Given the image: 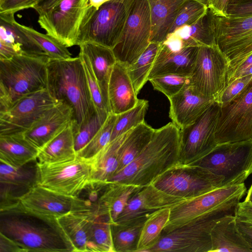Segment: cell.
<instances>
[{
	"mask_svg": "<svg viewBox=\"0 0 252 252\" xmlns=\"http://www.w3.org/2000/svg\"><path fill=\"white\" fill-rule=\"evenodd\" d=\"M0 233L25 252H74L75 249L58 218L18 205L0 210Z\"/></svg>",
	"mask_w": 252,
	"mask_h": 252,
	"instance_id": "6da1fadb",
	"label": "cell"
},
{
	"mask_svg": "<svg viewBox=\"0 0 252 252\" xmlns=\"http://www.w3.org/2000/svg\"><path fill=\"white\" fill-rule=\"evenodd\" d=\"M180 163V129L173 122L155 129L138 156L108 182L141 187Z\"/></svg>",
	"mask_w": 252,
	"mask_h": 252,
	"instance_id": "7a4b0ae2",
	"label": "cell"
},
{
	"mask_svg": "<svg viewBox=\"0 0 252 252\" xmlns=\"http://www.w3.org/2000/svg\"><path fill=\"white\" fill-rule=\"evenodd\" d=\"M46 89L58 102L72 107L75 130L86 124L96 113L79 56L67 60L49 59Z\"/></svg>",
	"mask_w": 252,
	"mask_h": 252,
	"instance_id": "3957f363",
	"label": "cell"
},
{
	"mask_svg": "<svg viewBox=\"0 0 252 252\" xmlns=\"http://www.w3.org/2000/svg\"><path fill=\"white\" fill-rule=\"evenodd\" d=\"M46 55H16L0 60V111L21 98L46 89L47 65Z\"/></svg>",
	"mask_w": 252,
	"mask_h": 252,
	"instance_id": "277c9868",
	"label": "cell"
},
{
	"mask_svg": "<svg viewBox=\"0 0 252 252\" xmlns=\"http://www.w3.org/2000/svg\"><path fill=\"white\" fill-rule=\"evenodd\" d=\"M240 201L237 199L228 202L189 224L162 233L148 252H211L213 227L223 217L235 216Z\"/></svg>",
	"mask_w": 252,
	"mask_h": 252,
	"instance_id": "5b68a950",
	"label": "cell"
},
{
	"mask_svg": "<svg viewBox=\"0 0 252 252\" xmlns=\"http://www.w3.org/2000/svg\"><path fill=\"white\" fill-rule=\"evenodd\" d=\"M96 10L89 0H59L39 14L37 22L46 33L70 47L77 45L82 27Z\"/></svg>",
	"mask_w": 252,
	"mask_h": 252,
	"instance_id": "8992f818",
	"label": "cell"
},
{
	"mask_svg": "<svg viewBox=\"0 0 252 252\" xmlns=\"http://www.w3.org/2000/svg\"><path fill=\"white\" fill-rule=\"evenodd\" d=\"M192 164L222 177L221 187L242 184L252 174V138L219 144Z\"/></svg>",
	"mask_w": 252,
	"mask_h": 252,
	"instance_id": "52a82bcc",
	"label": "cell"
},
{
	"mask_svg": "<svg viewBox=\"0 0 252 252\" xmlns=\"http://www.w3.org/2000/svg\"><path fill=\"white\" fill-rule=\"evenodd\" d=\"M223 180L222 177L201 166L179 163L152 184L168 194L189 199L221 188Z\"/></svg>",
	"mask_w": 252,
	"mask_h": 252,
	"instance_id": "ba28073f",
	"label": "cell"
},
{
	"mask_svg": "<svg viewBox=\"0 0 252 252\" xmlns=\"http://www.w3.org/2000/svg\"><path fill=\"white\" fill-rule=\"evenodd\" d=\"M150 8L147 0H128L126 20L119 40L112 49L117 61L127 66L150 44Z\"/></svg>",
	"mask_w": 252,
	"mask_h": 252,
	"instance_id": "9c48e42d",
	"label": "cell"
},
{
	"mask_svg": "<svg viewBox=\"0 0 252 252\" xmlns=\"http://www.w3.org/2000/svg\"><path fill=\"white\" fill-rule=\"evenodd\" d=\"M128 7V0H111L101 5L82 27L77 45L90 42L113 49L122 33Z\"/></svg>",
	"mask_w": 252,
	"mask_h": 252,
	"instance_id": "30bf717a",
	"label": "cell"
},
{
	"mask_svg": "<svg viewBox=\"0 0 252 252\" xmlns=\"http://www.w3.org/2000/svg\"><path fill=\"white\" fill-rule=\"evenodd\" d=\"M229 61L216 44L198 48L190 85L200 94L217 99L226 86Z\"/></svg>",
	"mask_w": 252,
	"mask_h": 252,
	"instance_id": "8fae6325",
	"label": "cell"
},
{
	"mask_svg": "<svg viewBox=\"0 0 252 252\" xmlns=\"http://www.w3.org/2000/svg\"><path fill=\"white\" fill-rule=\"evenodd\" d=\"M213 21L216 43L229 61L227 76L252 54V16L232 17L214 14Z\"/></svg>",
	"mask_w": 252,
	"mask_h": 252,
	"instance_id": "7c38bea8",
	"label": "cell"
},
{
	"mask_svg": "<svg viewBox=\"0 0 252 252\" xmlns=\"http://www.w3.org/2000/svg\"><path fill=\"white\" fill-rule=\"evenodd\" d=\"M247 190L244 183L221 187L200 196L187 199L170 208L169 220L162 233L189 224L219 206L239 199Z\"/></svg>",
	"mask_w": 252,
	"mask_h": 252,
	"instance_id": "4fadbf2b",
	"label": "cell"
},
{
	"mask_svg": "<svg viewBox=\"0 0 252 252\" xmlns=\"http://www.w3.org/2000/svg\"><path fill=\"white\" fill-rule=\"evenodd\" d=\"M220 112L215 101L194 123L180 129V163L192 164L218 145L215 133Z\"/></svg>",
	"mask_w": 252,
	"mask_h": 252,
	"instance_id": "5bb4252c",
	"label": "cell"
},
{
	"mask_svg": "<svg viewBox=\"0 0 252 252\" xmlns=\"http://www.w3.org/2000/svg\"><path fill=\"white\" fill-rule=\"evenodd\" d=\"M215 135L217 144L252 138V81L238 96L220 107Z\"/></svg>",
	"mask_w": 252,
	"mask_h": 252,
	"instance_id": "9a60e30c",
	"label": "cell"
},
{
	"mask_svg": "<svg viewBox=\"0 0 252 252\" xmlns=\"http://www.w3.org/2000/svg\"><path fill=\"white\" fill-rule=\"evenodd\" d=\"M59 102L47 89L24 96L0 111V136L23 133Z\"/></svg>",
	"mask_w": 252,
	"mask_h": 252,
	"instance_id": "2e32d148",
	"label": "cell"
},
{
	"mask_svg": "<svg viewBox=\"0 0 252 252\" xmlns=\"http://www.w3.org/2000/svg\"><path fill=\"white\" fill-rule=\"evenodd\" d=\"M39 185L57 192L73 196L92 179L91 160L77 156L71 161L38 163Z\"/></svg>",
	"mask_w": 252,
	"mask_h": 252,
	"instance_id": "e0dca14e",
	"label": "cell"
},
{
	"mask_svg": "<svg viewBox=\"0 0 252 252\" xmlns=\"http://www.w3.org/2000/svg\"><path fill=\"white\" fill-rule=\"evenodd\" d=\"M39 181L37 158L20 166L0 159V210L20 203L21 198L38 184Z\"/></svg>",
	"mask_w": 252,
	"mask_h": 252,
	"instance_id": "ac0fdd59",
	"label": "cell"
},
{
	"mask_svg": "<svg viewBox=\"0 0 252 252\" xmlns=\"http://www.w3.org/2000/svg\"><path fill=\"white\" fill-rule=\"evenodd\" d=\"M74 120L72 107L59 102L48 110L28 130L24 137L38 150L57 136Z\"/></svg>",
	"mask_w": 252,
	"mask_h": 252,
	"instance_id": "d6986e66",
	"label": "cell"
},
{
	"mask_svg": "<svg viewBox=\"0 0 252 252\" xmlns=\"http://www.w3.org/2000/svg\"><path fill=\"white\" fill-rule=\"evenodd\" d=\"M185 200L168 194L150 184L131 196L115 222L148 216L157 210L171 208Z\"/></svg>",
	"mask_w": 252,
	"mask_h": 252,
	"instance_id": "ffe728a7",
	"label": "cell"
},
{
	"mask_svg": "<svg viewBox=\"0 0 252 252\" xmlns=\"http://www.w3.org/2000/svg\"><path fill=\"white\" fill-rule=\"evenodd\" d=\"M168 99L169 117L179 129L194 123L215 101L197 92L190 84Z\"/></svg>",
	"mask_w": 252,
	"mask_h": 252,
	"instance_id": "44dd1931",
	"label": "cell"
},
{
	"mask_svg": "<svg viewBox=\"0 0 252 252\" xmlns=\"http://www.w3.org/2000/svg\"><path fill=\"white\" fill-rule=\"evenodd\" d=\"M26 208L37 213L58 218L72 210L73 196L62 194L39 184L20 200Z\"/></svg>",
	"mask_w": 252,
	"mask_h": 252,
	"instance_id": "7402d4cb",
	"label": "cell"
},
{
	"mask_svg": "<svg viewBox=\"0 0 252 252\" xmlns=\"http://www.w3.org/2000/svg\"><path fill=\"white\" fill-rule=\"evenodd\" d=\"M199 47L189 46L172 51L160 46L148 81L151 78L166 74L189 77L194 65Z\"/></svg>",
	"mask_w": 252,
	"mask_h": 252,
	"instance_id": "603a6c76",
	"label": "cell"
},
{
	"mask_svg": "<svg viewBox=\"0 0 252 252\" xmlns=\"http://www.w3.org/2000/svg\"><path fill=\"white\" fill-rule=\"evenodd\" d=\"M125 64L118 61L112 71L108 96L110 113L118 115L134 107L138 101Z\"/></svg>",
	"mask_w": 252,
	"mask_h": 252,
	"instance_id": "cb8c5ba5",
	"label": "cell"
},
{
	"mask_svg": "<svg viewBox=\"0 0 252 252\" xmlns=\"http://www.w3.org/2000/svg\"><path fill=\"white\" fill-rule=\"evenodd\" d=\"M109 185V183L91 179L73 196L71 212L91 220L99 216H108L105 210V198Z\"/></svg>",
	"mask_w": 252,
	"mask_h": 252,
	"instance_id": "d4e9b609",
	"label": "cell"
},
{
	"mask_svg": "<svg viewBox=\"0 0 252 252\" xmlns=\"http://www.w3.org/2000/svg\"><path fill=\"white\" fill-rule=\"evenodd\" d=\"M83 52L91 63L98 82L105 102L110 111L108 88L110 75L117 62L113 50L94 42H85L79 45Z\"/></svg>",
	"mask_w": 252,
	"mask_h": 252,
	"instance_id": "484cf974",
	"label": "cell"
},
{
	"mask_svg": "<svg viewBox=\"0 0 252 252\" xmlns=\"http://www.w3.org/2000/svg\"><path fill=\"white\" fill-rule=\"evenodd\" d=\"M212 249L211 252H252L239 231L234 215L221 218L211 231Z\"/></svg>",
	"mask_w": 252,
	"mask_h": 252,
	"instance_id": "4316f807",
	"label": "cell"
},
{
	"mask_svg": "<svg viewBox=\"0 0 252 252\" xmlns=\"http://www.w3.org/2000/svg\"><path fill=\"white\" fill-rule=\"evenodd\" d=\"M77 157L74 145V121L38 150L40 164L57 163L74 159Z\"/></svg>",
	"mask_w": 252,
	"mask_h": 252,
	"instance_id": "83f0119b",
	"label": "cell"
},
{
	"mask_svg": "<svg viewBox=\"0 0 252 252\" xmlns=\"http://www.w3.org/2000/svg\"><path fill=\"white\" fill-rule=\"evenodd\" d=\"M150 8V42L161 43L167 37L181 6L186 0H147Z\"/></svg>",
	"mask_w": 252,
	"mask_h": 252,
	"instance_id": "f1b7e54d",
	"label": "cell"
},
{
	"mask_svg": "<svg viewBox=\"0 0 252 252\" xmlns=\"http://www.w3.org/2000/svg\"><path fill=\"white\" fill-rule=\"evenodd\" d=\"M129 131L111 141L90 159L92 165V180L108 182L117 172L120 148Z\"/></svg>",
	"mask_w": 252,
	"mask_h": 252,
	"instance_id": "f546056e",
	"label": "cell"
},
{
	"mask_svg": "<svg viewBox=\"0 0 252 252\" xmlns=\"http://www.w3.org/2000/svg\"><path fill=\"white\" fill-rule=\"evenodd\" d=\"M14 14L0 13V42L13 47L19 55H46L37 44L18 28Z\"/></svg>",
	"mask_w": 252,
	"mask_h": 252,
	"instance_id": "4dcf8cb0",
	"label": "cell"
},
{
	"mask_svg": "<svg viewBox=\"0 0 252 252\" xmlns=\"http://www.w3.org/2000/svg\"><path fill=\"white\" fill-rule=\"evenodd\" d=\"M213 15L208 7L206 12L193 24L181 27L173 33L183 42L186 47L215 45L217 43Z\"/></svg>",
	"mask_w": 252,
	"mask_h": 252,
	"instance_id": "1f68e13d",
	"label": "cell"
},
{
	"mask_svg": "<svg viewBox=\"0 0 252 252\" xmlns=\"http://www.w3.org/2000/svg\"><path fill=\"white\" fill-rule=\"evenodd\" d=\"M38 149L23 134L0 136V159L20 166L37 158Z\"/></svg>",
	"mask_w": 252,
	"mask_h": 252,
	"instance_id": "d6a6232c",
	"label": "cell"
},
{
	"mask_svg": "<svg viewBox=\"0 0 252 252\" xmlns=\"http://www.w3.org/2000/svg\"><path fill=\"white\" fill-rule=\"evenodd\" d=\"M58 220L72 243L75 252H93L91 228L93 220L70 212Z\"/></svg>",
	"mask_w": 252,
	"mask_h": 252,
	"instance_id": "836d02e7",
	"label": "cell"
},
{
	"mask_svg": "<svg viewBox=\"0 0 252 252\" xmlns=\"http://www.w3.org/2000/svg\"><path fill=\"white\" fill-rule=\"evenodd\" d=\"M149 215L111 224L115 252H135L142 226Z\"/></svg>",
	"mask_w": 252,
	"mask_h": 252,
	"instance_id": "e575fe53",
	"label": "cell"
},
{
	"mask_svg": "<svg viewBox=\"0 0 252 252\" xmlns=\"http://www.w3.org/2000/svg\"><path fill=\"white\" fill-rule=\"evenodd\" d=\"M155 129L144 122L130 130L120 148L119 166L116 174L138 156L151 140Z\"/></svg>",
	"mask_w": 252,
	"mask_h": 252,
	"instance_id": "d590c367",
	"label": "cell"
},
{
	"mask_svg": "<svg viewBox=\"0 0 252 252\" xmlns=\"http://www.w3.org/2000/svg\"><path fill=\"white\" fill-rule=\"evenodd\" d=\"M170 208H163L150 214L142 226L136 252H148L159 240L168 222Z\"/></svg>",
	"mask_w": 252,
	"mask_h": 252,
	"instance_id": "8d00e7d4",
	"label": "cell"
},
{
	"mask_svg": "<svg viewBox=\"0 0 252 252\" xmlns=\"http://www.w3.org/2000/svg\"><path fill=\"white\" fill-rule=\"evenodd\" d=\"M142 188L135 185L109 183L105 194V206L112 223L115 222L131 196Z\"/></svg>",
	"mask_w": 252,
	"mask_h": 252,
	"instance_id": "74e56055",
	"label": "cell"
},
{
	"mask_svg": "<svg viewBox=\"0 0 252 252\" xmlns=\"http://www.w3.org/2000/svg\"><path fill=\"white\" fill-rule=\"evenodd\" d=\"M159 47L160 43L150 42L137 60L126 66L128 73L137 94L148 81L149 75Z\"/></svg>",
	"mask_w": 252,
	"mask_h": 252,
	"instance_id": "f35d334b",
	"label": "cell"
},
{
	"mask_svg": "<svg viewBox=\"0 0 252 252\" xmlns=\"http://www.w3.org/2000/svg\"><path fill=\"white\" fill-rule=\"evenodd\" d=\"M16 25L37 44L49 59L67 60L72 58L67 47L55 38L47 33L39 32L32 28L20 24L17 22Z\"/></svg>",
	"mask_w": 252,
	"mask_h": 252,
	"instance_id": "ab89813d",
	"label": "cell"
},
{
	"mask_svg": "<svg viewBox=\"0 0 252 252\" xmlns=\"http://www.w3.org/2000/svg\"><path fill=\"white\" fill-rule=\"evenodd\" d=\"M148 106L147 100L139 99L137 103L134 107L123 113L116 115V119L111 135V141L145 122V116Z\"/></svg>",
	"mask_w": 252,
	"mask_h": 252,
	"instance_id": "60d3db41",
	"label": "cell"
},
{
	"mask_svg": "<svg viewBox=\"0 0 252 252\" xmlns=\"http://www.w3.org/2000/svg\"><path fill=\"white\" fill-rule=\"evenodd\" d=\"M111 224L108 216H99L93 220L91 239L93 252H115Z\"/></svg>",
	"mask_w": 252,
	"mask_h": 252,
	"instance_id": "b9f144b4",
	"label": "cell"
},
{
	"mask_svg": "<svg viewBox=\"0 0 252 252\" xmlns=\"http://www.w3.org/2000/svg\"><path fill=\"white\" fill-rule=\"evenodd\" d=\"M116 119V115L110 113L90 142L76 153L77 156L86 159H91L108 144L111 141Z\"/></svg>",
	"mask_w": 252,
	"mask_h": 252,
	"instance_id": "7bdbcfd3",
	"label": "cell"
},
{
	"mask_svg": "<svg viewBox=\"0 0 252 252\" xmlns=\"http://www.w3.org/2000/svg\"><path fill=\"white\" fill-rule=\"evenodd\" d=\"M207 9V5L197 0H186L172 23L168 35L181 27L193 24L206 12Z\"/></svg>",
	"mask_w": 252,
	"mask_h": 252,
	"instance_id": "ee69618b",
	"label": "cell"
},
{
	"mask_svg": "<svg viewBox=\"0 0 252 252\" xmlns=\"http://www.w3.org/2000/svg\"><path fill=\"white\" fill-rule=\"evenodd\" d=\"M80 57L84 66L88 85L96 113L99 116L107 117L110 113L105 102L98 82L87 57L80 51Z\"/></svg>",
	"mask_w": 252,
	"mask_h": 252,
	"instance_id": "f6af8a7d",
	"label": "cell"
},
{
	"mask_svg": "<svg viewBox=\"0 0 252 252\" xmlns=\"http://www.w3.org/2000/svg\"><path fill=\"white\" fill-rule=\"evenodd\" d=\"M154 88L164 94L168 98L190 84L189 77L175 74H166L149 80Z\"/></svg>",
	"mask_w": 252,
	"mask_h": 252,
	"instance_id": "bcb514c9",
	"label": "cell"
},
{
	"mask_svg": "<svg viewBox=\"0 0 252 252\" xmlns=\"http://www.w3.org/2000/svg\"><path fill=\"white\" fill-rule=\"evenodd\" d=\"M107 118L95 113L86 124L77 130L74 129V145L76 153L90 142Z\"/></svg>",
	"mask_w": 252,
	"mask_h": 252,
	"instance_id": "7dc6e473",
	"label": "cell"
},
{
	"mask_svg": "<svg viewBox=\"0 0 252 252\" xmlns=\"http://www.w3.org/2000/svg\"><path fill=\"white\" fill-rule=\"evenodd\" d=\"M252 81V74L238 78L225 86L216 102L223 107L238 96Z\"/></svg>",
	"mask_w": 252,
	"mask_h": 252,
	"instance_id": "c3c4849f",
	"label": "cell"
},
{
	"mask_svg": "<svg viewBox=\"0 0 252 252\" xmlns=\"http://www.w3.org/2000/svg\"><path fill=\"white\" fill-rule=\"evenodd\" d=\"M40 0H0V13H13L33 8Z\"/></svg>",
	"mask_w": 252,
	"mask_h": 252,
	"instance_id": "681fc988",
	"label": "cell"
},
{
	"mask_svg": "<svg viewBox=\"0 0 252 252\" xmlns=\"http://www.w3.org/2000/svg\"><path fill=\"white\" fill-rule=\"evenodd\" d=\"M251 16H252V0L228 5L227 16L242 17Z\"/></svg>",
	"mask_w": 252,
	"mask_h": 252,
	"instance_id": "f907efd6",
	"label": "cell"
},
{
	"mask_svg": "<svg viewBox=\"0 0 252 252\" xmlns=\"http://www.w3.org/2000/svg\"><path fill=\"white\" fill-rule=\"evenodd\" d=\"M235 216L237 219L252 226V203L245 200L240 202Z\"/></svg>",
	"mask_w": 252,
	"mask_h": 252,
	"instance_id": "816d5d0a",
	"label": "cell"
},
{
	"mask_svg": "<svg viewBox=\"0 0 252 252\" xmlns=\"http://www.w3.org/2000/svg\"><path fill=\"white\" fill-rule=\"evenodd\" d=\"M230 0H208V7L215 15L227 17V9Z\"/></svg>",
	"mask_w": 252,
	"mask_h": 252,
	"instance_id": "f5cc1de1",
	"label": "cell"
},
{
	"mask_svg": "<svg viewBox=\"0 0 252 252\" xmlns=\"http://www.w3.org/2000/svg\"><path fill=\"white\" fill-rule=\"evenodd\" d=\"M252 65V54L249 56L240 64H239L232 71V72L227 76L226 86L233 81L234 80L240 78L242 73Z\"/></svg>",
	"mask_w": 252,
	"mask_h": 252,
	"instance_id": "db71d44e",
	"label": "cell"
},
{
	"mask_svg": "<svg viewBox=\"0 0 252 252\" xmlns=\"http://www.w3.org/2000/svg\"><path fill=\"white\" fill-rule=\"evenodd\" d=\"M0 252H25L16 243L0 233Z\"/></svg>",
	"mask_w": 252,
	"mask_h": 252,
	"instance_id": "11a10c76",
	"label": "cell"
},
{
	"mask_svg": "<svg viewBox=\"0 0 252 252\" xmlns=\"http://www.w3.org/2000/svg\"><path fill=\"white\" fill-rule=\"evenodd\" d=\"M237 228L243 238L252 249V226L236 218Z\"/></svg>",
	"mask_w": 252,
	"mask_h": 252,
	"instance_id": "9f6ffc18",
	"label": "cell"
},
{
	"mask_svg": "<svg viewBox=\"0 0 252 252\" xmlns=\"http://www.w3.org/2000/svg\"><path fill=\"white\" fill-rule=\"evenodd\" d=\"M19 55L11 46L0 42V60L9 59Z\"/></svg>",
	"mask_w": 252,
	"mask_h": 252,
	"instance_id": "6f0895ef",
	"label": "cell"
},
{
	"mask_svg": "<svg viewBox=\"0 0 252 252\" xmlns=\"http://www.w3.org/2000/svg\"><path fill=\"white\" fill-rule=\"evenodd\" d=\"M59 0H40L33 9L36 10L38 15L50 8Z\"/></svg>",
	"mask_w": 252,
	"mask_h": 252,
	"instance_id": "680465c9",
	"label": "cell"
},
{
	"mask_svg": "<svg viewBox=\"0 0 252 252\" xmlns=\"http://www.w3.org/2000/svg\"><path fill=\"white\" fill-rule=\"evenodd\" d=\"M111 0H89L90 5L98 9V8L105 2Z\"/></svg>",
	"mask_w": 252,
	"mask_h": 252,
	"instance_id": "91938a15",
	"label": "cell"
},
{
	"mask_svg": "<svg viewBox=\"0 0 252 252\" xmlns=\"http://www.w3.org/2000/svg\"><path fill=\"white\" fill-rule=\"evenodd\" d=\"M245 200L252 203V184L248 190Z\"/></svg>",
	"mask_w": 252,
	"mask_h": 252,
	"instance_id": "94428289",
	"label": "cell"
},
{
	"mask_svg": "<svg viewBox=\"0 0 252 252\" xmlns=\"http://www.w3.org/2000/svg\"><path fill=\"white\" fill-rule=\"evenodd\" d=\"M252 74V65L249 67L248 69H247L244 72L242 73L241 74L240 77L248 75H251Z\"/></svg>",
	"mask_w": 252,
	"mask_h": 252,
	"instance_id": "6125c7cd",
	"label": "cell"
},
{
	"mask_svg": "<svg viewBox=\"0 0 252 252\" xmlns=\"http://www.w3.org/2000/svg\"><path fill=\"white\" fill-rule=\"evenodd\" d=\"M248 0H230L229 4H236V3H238L245 2V1H246Z\"/></svg>",
	"mask_w": 252,
	"mask_h": 252,
	"instance_id": "be15d7a7",
	"label": "cell"
},
{
	"mask_svg": "<svg viewBox=\"0 0 252 252\" xmlns=\"http://www.w3.org/2000/svg\"><path fill=\"white\" fill-rule=\"evenodd\" d=\"M207 6L208 0H197Z\"/></svg>",
	"mask_w": 252,
	"mask_h": 252,
	"instance_id": "e7e4bbea",
	"label": "cell"
}]
</instances>
